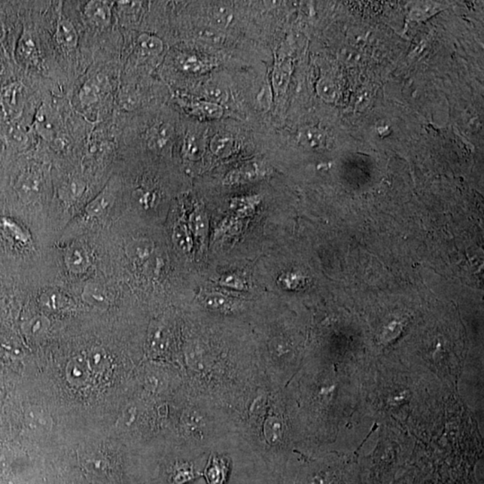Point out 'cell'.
<instances>
[{
    "instance_id": "6da1fadb",
    "label": "cell",
    "mask_w": 484,
    "mask_h": 484,
    "mask_svg": "<svg viewBox=\"0 0 484 484\" xmlns=\"http://www.w3.org/2000/svg\"><path fill=\"white\" fill-rule=\"evenodd\" d=\"M269 174L266 164L260 161H249L231 170L224 178L225 185H243L261 181Z\"/></svg>"
},
{
    "instance_id": "7a4b0ae2",
    "label": "cell",
    "mask_w": 484,
    "mask_h": 484,
    "mask_svg": "<svg viewBox=\"0 0 484 484\" xmlns=\"http://www.w3.org/2000/svg\"><path fill=\"white\" fill-rule=\"evenodd\" d=\"M65 262L68 269L73 273H83L89 267L90 260L83 246H70L65 254Z\"/></svg>"
},
{
    "instance_id": "3957f363",
    "label": "cell",
    "mask_w": 484,
    "mask_h": 484,
    "mask_svg": "<svg viewBox=\"0 0 484 484\" xmlns=\"http://www.w3.org/2000/svg\"><path fill=\"white\" fill-rule=\"evenodd\" d=\"M154 251V243L147 239H136L126 247V254L135 263H145Z\"/></svg>"
},
{
    "instance_id": "277c9868",
    "label": "cell",
    "mask_w": 484,
    "mask_h": 484,
    "mask_svg": "<svg viewBox=\"0 0 484 484\" xmlns=\"http://www.w3.org/2000/svg\"><path fill=\"white\" fill-rule=\"evenodd\" d=\"M238 149V142L233 136L219 133L210 142V150L216 156L226 158L233 154Z\"/></svg>"
},
{
    "instance_id": "5b68a950",
    "label": "cell",
    "mask_w": 484,
    "mask_h": 484,
    "mask_svg": "<svg viewBox=\"0 0 484 484\" xmlns=\"http://www.w3.org/2000/svg\"><path fill=\"white\" fill-rule=\"evenodd\" d=\"M136 51L142 57H156L163 53V42L157 36L144 33L139 36L136 42Z\"/></svg>"
},
{
    "instance_id": "8992f818",
    "label": "cell",
    "mask_w": 484,
    "mask_h": 484,
    "mask_svg": "<svg viewBox=\"0 0 484 484\" xmlns=\"http://www.w3.org/2000/svg\"><path fill=\"white\" fill-rule=\"evenodd\" d=\"M41 190V179L33 172L26 173L17 182V191L24 200L32 201Z\"/></svg>"
},
{
    "instance_id": "52a82bcc",
    "label": "cell",
    "mask_w": 484,
    "mask_h": 484,
    "mask_svg": "<svg viewBox=\"0 0 484 484\" xmlns=\"http://www.w3.org/2000/svg\"><path fill=\"white\" fill-rule=\"evenodd\" d=\"M85 15L96 26H106L111 22V9L105 2L91 1L85 7Z\"/></svg>"
},
{
    "instance_id": "ba28073f",
    "label": "cell",
    "mask_w": 484,
    "mask_h": 484,
    "mask_svg": "<svg viewBox=\"0 0 484 484\" xmlns=\"http://www.w3.org/2000/svg\"><path fill=\"white\" fill-rule=\"evenodd\" d=\"M190 111L193 114L208 120H218L224 115V108L220 105L208 100L191 102Z\"/></svg>"
},
{
    "instance_id": "9c48e42d",
    "label": "cell",
    "mask_w": 484,
    "mask_h": 484,
    "mask_svg": "<svg viewBox=\"0 0 484 484\" xmlns=\"http://www.w3.org/2000/svg\"><path fill=\"white\" fill-rule=\"evenodd\" d=\"M57 39L66 48H74L78 44V33L70 21L62 19L57 24Z\"/></svg>"
},
{
    "instance_id": "30bf717a",
    "label": "cell",
    "mask_w": 484,
    "mask_h": 484,
    "mask_svg": "<svg viewBox=\"0 0 484 484\" xmlns=\"http://www.w3.org/2000/svg\"><path fill=\"white\" fill-rule=\"evenodd\" d=\"M112 199H114V197H112L111 191L107 190H103L96 199L91 201L89 205L85 209V214L89 218L99 217V216L105 214L106 210L111 206Z\"/></svg>"
},
{
    "instance_id": "8fae6325",
    "label": "cell",
    "mask_w": 484,
    "mask_h": 484,
    "mask_svg": "<svg viewBox=\"0 0 484 484\" xmlns=\"http://www.w3.org/2000/svg\"><path fill=\"white\" fill-rule=\"evenodd\" d=\"M83 299L90 305L105 307L108 305V297L105 288L97 284H89L84 286Z\"/></svg>"
},
{
    "instance_id": "7c38bea8",
    "label": "cell",
    "mask_w": 484,
    "mask_h": 484,
    "mask_svg": "<svg viewBox=\"0 0 484 484\" xmlns=\"http://www.w3.org/2000/svg\"><path fill=\"white\" fill-rule=\"evenodd\" d=\"M193 235L197 238H202L208 233V219L205 210L197 206L191 212L190 216V225H188Z\"/></svg>"
},
{
    "instance_id": "4fadbf2b",
    "label": "cell",
    "mask_w": 484,
    "mask_h": 484,
    "mask_svg": "<svg viewBox=\"0 0 484 484\" xmlns=\"http://www.w3.org/2000/svg\"><path fill=\"white\" fill-rule=\"evenodd\" d=\"M172 129L169 124L157 125L152 129L149 136V145L152 147L163 149L172 139Z\"/></svg>"
},
{
    "instance_id": "5bb4252c",
    "label": "cell",
    "mask_w": 484,
    "mask_h": 484,
    "mask_svg": "<svg viewBox=\"0 0 484 484\" xmlns=\"http://www.w3.org/2000/svg\"><path fill=\"white\" fill-rule=\"evenodd\" d=\"M260 197L258 196H249L235 197L231 202V208L240 216H249L253 214L258 204Z\"/></svg>"
},
{
    "instance_id": "9a60e30c",
    "label": "cell",
    "mask_w": 484,
    "mask_h": 484,
    "mask_svg": "<svg viewBox=\"0 0 484 484\" xmlns=\"http://www.w3.org/2000/svg\"><path fill=\"white\" fill-rule=\"evenodd\" d=\"M206 306L216 312H231L235 307V301L220 294H210L204 299Z\"/></svg>"
},
{
    "instance_id": "2e32d148",
    "label": "cell",
    "mask_w": 484,
    "mask_h": 484,
    "mask_svg": "<svg viewBox=\"0 0 484 484\" xmlns=\"http://www.w3.org/2000/svg\"><path fill=\"white\" fill-rule=\"evenodd\" d=\"M174 239L179 249L184 252H188L193 248V234L184 223H179L174 230Z\"/></svg>"
},
{
    "instance_id": "e0dca14e",
    "label": "cell",
    "mask_w": 484,
    "mask_h": 484,
    "mask_svg": "<svg viewBox=\"0 0 484 484\" xmlns=\"http://www.w3.org/2000/svg\"><path fill=\"white\" fill-rule=\"evenodd\" d=\"M205 151L204 144L199 138L194 135H188L184 143V153L186 157L191 161L199 160Z\"/></svg>"
},
{
    "instance_id": "ac0fdd59",
    "label": "cell",
    "mask_w": 484,
    "mask_h": 484,
    "mask_svg": "<svg viewBox=\"0 0 484 484\" xmlns=\"http://www.w3.org/2000/svg\"><path fill=\"white\" fill-rule=\"evenodd\" d=\"M19 55L26 62H33L37 56V48L33 38L30 33H24L20 39L19 47H18Z\"/></svg>"
},
{
    "instance_id": "d6986e66",
    "label": "cell",
    "mask_w": 484,
    "mask_h": 484,
    "mask_svg": "<svg viewBox=\"0 0 484 484\" xmlns=\"http://www.w3.org/2000/svg\"><path fill=\"white\" fill-rule=\"evenodd\" d=\"M220 285L224 287L233 289V290L243 291L247 288L245 280L236 274H229L220 279Z\"/></svg>"
},
{
    "instance_id": "ffe728a7",
    "label": "cell",
    "mask_w": 484,
    "mask_h": 484,
    "mask_svg": "<svg viewBox=\"0 0 484 484\" xmlns=\"http://www.w3.org/2000/svg\"><path fill=\"white\" fill-rule=\"evenodd\" d=\"M98 96L99 88L93 82L85 84L80 92V99L85 105H89L91 103L96 102L97 99H98Z\"/></svg>"
},
{
    "instance_id": "44dd1931",
    "label": "cell",
    "mask_w": 484,
    "mask_h": 484,
    "mask_svg": "<svg viewBox=\"0 0 484 484\" xmlns=\"http://www.w3.org/2000/svg\"><path fill=\"white\" fill-rule=\"evenodd\" d=\"M38 129L45 138H50L55 132V126L53 120L48 117L46 112L39 111L38 118Z\"/></svg>"
},
{
    "instance_id": "7402d4cb",
    "label": "cell",
    "mask_w": 484,
    "mask_h": 484,
    "mask_svg": "<svg viewBox=\"0 0 484 484\" xmlns=\"http://www.w3.org/2000/svg\"><path fill=\"white\" fill-rule=\"evenodd\" d=\"M206 98H208L206 100L217 103V105H221V103L226 102L228 99L226 91L218 87H210L206 88Z\"/></svg>"
},
{
    "instance_id": "603a6c76",
    "label": "cell",
    "mask_w": 484,
    "mask_h": 484,
    "mask_svg": "<svg viewBox=\"0 0 484 484\" xmlns=\"http://www.w3.org/2000/svg\"><path fill=\"white\" fill-rule=\"evenodd\" d=\"M213 20L219 27H225L231 22V14L227 8L217 7L213 10Z\"/></svg>"
},
{
    "instance_id": "cb8c5ba5",
    "label": "cell",
    "mask_w": 484,
    "mask_h": 484,
    "mask_svg": "<svg viewBox=\"0 0 484 484\" xmlns=\"http://www.w3.org/2000/svg\"><path fill=\"white\" fill-rule=\"evenodd\" d=\"M199 37L203 41L212 44H220L223 42L224 35L216 28H206L199 32Z\"/></svg>"
},
{
    "instance_id": "d4e9b609",
    "label": "cell",
    "mask_w": 484,
    "mask_h": 484,
    "mask_svg": "<svg viewBox=\"0 0 484 484\" xmlns=\"http://www.w3.org/2000/svg\"><path fill=\"white\" fill-rule=\"evenodd\" d=\"M242 222L238 218L226 219L222 225H220V233H228L229 235L239 233L242 229Z\"/></svg>"
},
{
    "instance_id": "484cf974",
    "label": "cell",
    "mask_w": 484,
    "mask_h": 484,
    "mask_svg": "<svg viewBox=\"0 0 484 484\" xmlns=\"http://www.w3.org/2000/svg\"><path fill=\"white\" fill-rule=\"evenodd\" d=\"M182 66L186 71L190 73H199L205 69L206 65L196 57H190L184 60Z\"/></svg>"
},
{
    "instance_id": "4316f807",
    "label": "cell",
    "mask_w": 484,
    "mask_h": 484,
    "mask_svg": "<svg viewBox=\"0 0 484 484\" xmlns=\"http://www.w3.org/2000/svg\"><path fill=\"white\" fill-rule=\"evenodd\" d=\"M154 199L155 196L154 194H152L151 192H145L142 195L139 201L142 206H145V208H148L149 206H151L152 204L154 203Z\"/></svg>"
},
{
    "instance_id": "83f0119b",
    "label": "cell",
    "mask_w": 484,
    "mask_h": 484,
    "mask_svg": "<svg viewBox=\"0 0 484 484\" xmlns=\"http://www.w3.org/2000/svg\"><path fill=\"white\" fill-rule=\"evenodd\" d=\"M3 33H4V29H3L2 24L0 22V39L3 37Z\"/></svg>"
}]
</instances>
